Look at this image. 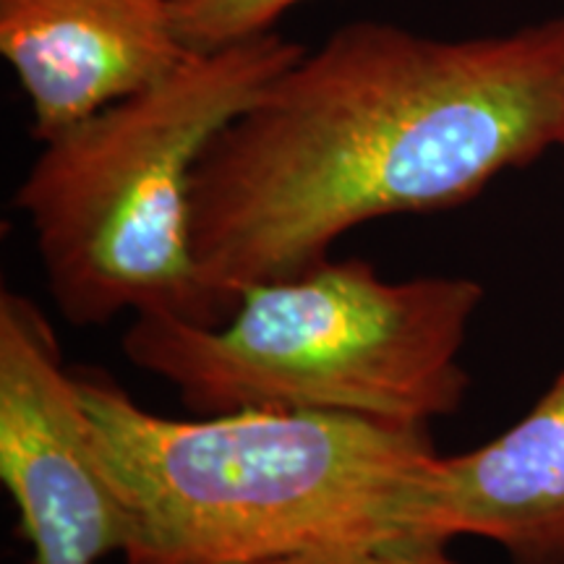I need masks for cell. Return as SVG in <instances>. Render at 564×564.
<instances>
[{"mask_svg":"<svg viewBox=\"0 0 564 564\" xmlns=\"http://www.w3.org/2000/svg\"><path fill=\"white\" fill-rule=\"evenodd\" d=\"M0 478L34 564L126 554L133 512L37 301L0 293Z\"/></svg>","mask_w":564,"mask_h":564,"instance_id":"5b68a950","label":"cell"},{"mask_svg":"<svg viewBox=\"0 0 564 564\" xmlns=\"http://www.w3.org/2000/svg\"><path fill=\"white\" fill-rule=\"evenodd\" d=\"M484 288L463 274L384 280L343 259L253 285L220 322L131 316L123 352L202 415L340 413L429 429L460 408V352Z\"/></svg>","mask_w":564,"mask_h":564,"instance_id":"3957f363","label":"cell"},{"mask_svg":"<svg viewBox=\"0 0 564 564\" xmlns=\"http://www.w3.org/2000/svg\"><path fill=\"white\" fill-rule=\"evenodd\" d=\"M564 137V17L440 40L358 19L282 68L204 152L192 249L220 322L358 225L453 209Z\"/></svg>","mask_w":564,"mask_h":564,"instance_id":"6da1fadb","label":"cell"},{"mask_svg":"<svg viewBox=\"0 0 564 564\" xmlns=\"http://www.w3.org/2000/svg\"><path fill=\"white\" fill-rule=\"evenodd\" d=\"M560 147H564V137H562V144Z\"/></svg>","mask_w":564,"mask_h":564,"instance_id":"30bf717a","label":"cell"},{"mask_svg":"<svg viewBox=\"0 0 564 564\" xmlns=\"http://www.w3.org/2000/svg\"><path fill=\"white\" fill-rule=\"evenodd\" d=\"M259 564H465L447 552V541L403 539L387 544L306 552Z\"/></svg>","mask_w":564,"mask_h":564,"instance_id":"9c48e42d","label":"cell"},{"mask_svg":"<svg viewBox=\"0 0 564 564\" xmlns=\"http://www.w3.org/2000/svg\"><path fill=\"white\" fill-rule=\"evenodd\" d=\"M0 53L30 100L40 144L192 55L171 0H0Z\"/></svg>","mask_w":564,"mask_h":564,"instance_id":"8992f818","label":"cell"},{"mask_svg":"<svg viewBox=\"0 0 564 564\" xmlns=\"http://www.w3.org/2000/svg\"><path fill=\"white\" fill-rule=\"evenodd\" d=\"M308 47L267 32L192 53L150 87L42 141L13 194L63 319L207 322L192 249V186L225 126Z\"/></svg>","mask_w":564,"mask_h":564,"instance_id":"277c9868","label":"cell"},{"mask_svg":"<svg viewBox=\"0 0 564 564\" xmlns=\"http://www.w3.org/2000/svg\"><path fill=\"white\" fill-rule=\"evenodd\" d=\"M79 387L133 512L126 564H259L413 539L415 489L440 455L429 429L308 411L178 421L105 373Z\"/></svg>","mask_w":564,"mask_h":564,"instance_id":"7a4b0ae2","label":"cell"},{"mask_svg":"<svg viewBox=\"0 0 564 564\" xmlns=\"http://www.w3.org/2000/svg\"><path fill=\"white\" fill-rule=\"evenodd\" d=\"M411 535L447 544L474 535L510 564H564V371L507 432L429 463Z\"/></svg>","mask_w":564,"mask_h":564,"instance_id":"52a82bcc","label":"cell"},{"mask_svg":"<svg viewBox=\"0 0 564 564\" xmlns=\"http://www.w3.org/2000/svg\"><path fill=\"white\" fill-rule=\"evenodd\" d=\"M299 3L303 0H171V13L181 45L209 53L274 32L282 13Z\"/></svg>","mask_w":564,"mask_h":564,"instance_id":"ba28073f","label":"cell"}]
</instances>
